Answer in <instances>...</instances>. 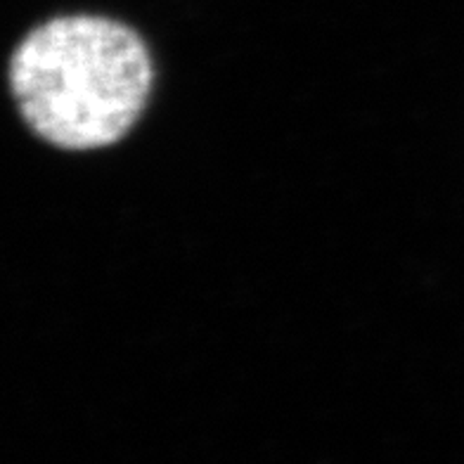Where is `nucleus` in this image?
<instances>
[{
    "instance_id": "f257e3e1",
    "label": "nucleus",
    "mask_w": 464,
    "mask_h": 464,
    "mask_svg": "<svg viewBox=\"0 0 464 464\" xmlns=\"http://www.w3.org/2000/svg\"><path fill=\"white\" fill-rule=\"evenodd\" d=\"M10 88L31 130L62 150L114 145L152 91V60L130 26L95 14L36 26L10 60Z\"/></svg>"
}]
</instances>
